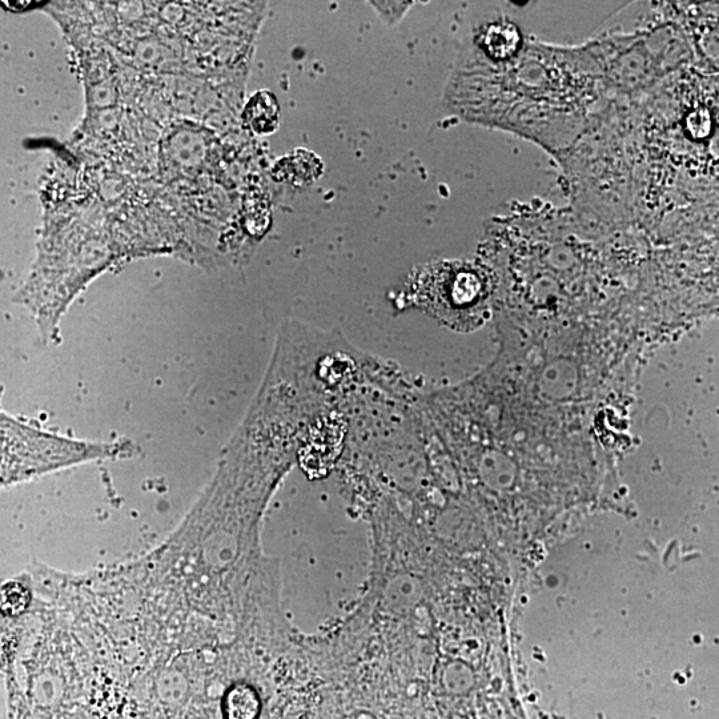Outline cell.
<instances>
[{
	"label": "cell",
	"instance_id": "6da1fadb",
	"mask_svg": "<svg viewBox=\"0 0 719 719\" xmlns=\"http://www.w3.org/2000/svg\"><path fill=\"white\" fill-rule=\"evenodd\" d=\"M606 95L604 72L589 46L528 42L505 63L460 48L444 103L465 122L510 132L561 156L596 122Z\"/></svg>",
	"mask_w": 719,
	"mask_h": 719
},
{
	"label": "cell",
	"instance_id": "7a4b0ae2",
	"mask_svg": "<svg viewBox=\"0 0 719 719\" xmlns=\"http://www.w3.org/2000/svg\"><path fill=\"white\" fill-rule=\"evenodd\" d=\"M2 486L22 484L63 469L135 455L132 441L98 443L44 431L2 411Z\"/></svg>",
	"mask_w": 719,
	"mask_h": 719
},
{
	"label": "cell",
	"instance_id": "3957f363",
	"mask_svg": "<svg viewBox=\"0 0 719 719\" xmlns=\"http://www.w3.org/2000/svg\"><path fill=\"white\" fill-rule=\"evenodd\" d=\"M416 296L425 309L452 328L471 331L490 315L493 281L489 272L469 261H440L417 276Z\"/></svg>",
	"mask_w": 719,
	"mask_h": 719
},
{
	"label": "cell",
	"instance_id": "277c9868",
	"mask_svg": "<svg viewBox=\"0 0 719 719\" xmlns=\"http://www.w3.org/2000/svg\"><path fill=\"white\" fill-rule=\"evenodd\" d=\"M524 34L508 18H497L482 23L473 31L464 48L490 63H505L516 59L526 46Z\"/></svg>",
	"mask_w": 719,
	"mask_h": 719
},
{
	"label": "cell",
	"instance_id": "5b68a950",
	"mask_svg": "<svg viewBox=\"0 0 719 719\" xmlns=\"http://www.w3.org/2000/svg\"><path fill=\"white\" fill-rule=\"evenodd\" d=\"M280 107L276 96L267 90L256 92L243 112V122L252 134L269 135L279 127Z\"/></svg>",
	"mask_w": 719,
	"mask_h": 719
},
{
	"label": "cell",
	"instance_id": "8992f818",
	"mask_svg": "<svg viewBox=\"0 0 719 719\" xmlns=\"http://www.w3.org/2000/svg\"><path fill=\"white\" fill-rule=\"evenodd\" d=\"M260 709V698L249 685H235L224 698L223 712L226 719H257Z\"/></svg>",
	"mask_w": 719,
	"mask_h": 719
},
{
	"label": "cell",
	"instance_id": "52a82bcc",
	"mask_svg": "<svg viewBox=\"0 0 719 719\" xmlns=\"http://www.w3.org/2000/svg\"><path fill=\"white\" fill-rule=\"evenodd\" d=\"M682 131L694 143L705 142L712 138L714 132V116L706 106H696L685 112L680 123Z\"/></svg>",
	"mask_w": 719,
	"mask_h": 719
},
{
	"label": "cell",
	"instance_id": "ba28073f",
	"mask_svg": "<svg viewBox=\"0 0 719 719\" xmlns=\"http://www.w3.org/2000/svg\"><path fill=\"white\" fill-rule=\"evenodd\" d=\"M30 600V592L19 582L10 581L2 586V609L7 616L15 617L26 612Z\"/></svg>",
	"mask_w": 719,
	"mask_h": 719
},
{
	"label": "cell",
	"instance_id": "9c48e42d",
	"mask_svg": "<svg viewBox=\"0 0 719 719\" xmlns=\"http://www.w3.org/2000/svg\"><path fill=\"white\" fill-rule=\"evenodd\" d=\"M371 6L375 8L377 14H379L380 18L383 19L385 23L389 24V26H393V24L399 23L400 20L404 18V15L407 14L409 8L413 6V3L372 2Z\"/></svg>",
	"mask_w": 719,
	"mask_h": 719
},
{
	"label": "cell",
	"instance_id": "30bf717a",
	"mask_svg": "<svg viewBox=\"0 0 719 719\" xmlns=\"http://www.w3.org/2000/svg\"><path fill=\"white\" fill-rule=\"evenodd\" d=\"M36 3H38V2H15V3L3 2L2 4H3L4 8H7V10L20 12V11H26L28 6H30V4H36Z\"/></svg>",
	"mask_w": 719,
	"mask_h": 719
}]
</instances>
